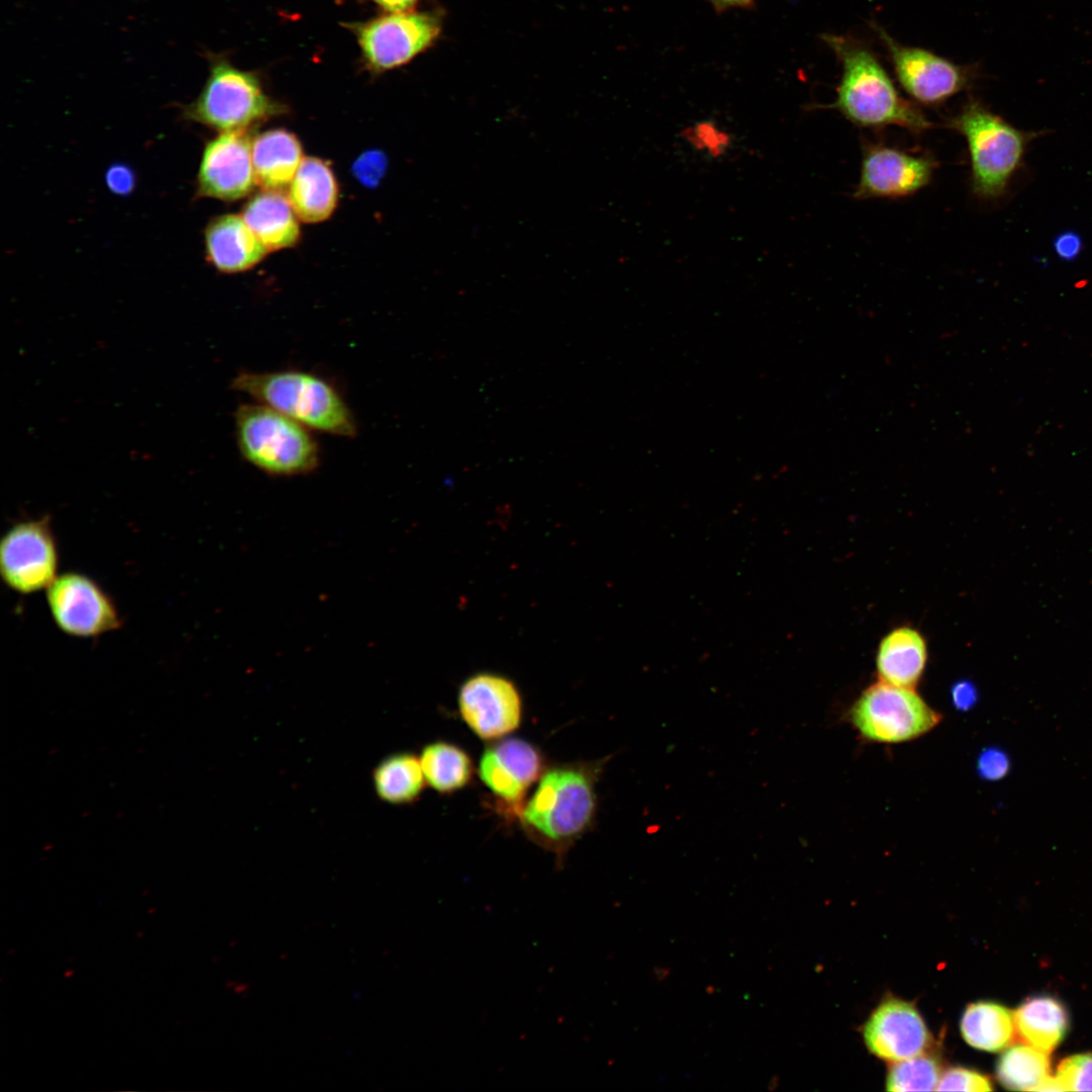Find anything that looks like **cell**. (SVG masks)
I'll list each match as a JSON object with an SVG mask.
<instances>
[{"mask_svg":"<svg viewBox=\"0 0 1092 1092\" xmlns=\"http://www.w3.org/2000/svg\"><path fill=\"white\" fill-rule=\"evenodd\" d=\"M883 41L895 76L915 102L939 105L970 86L973 72L928 50L905 46L883 27L873 24Z\"/></svg>","mask_w":1092,"mask_h":1092,"instance_id":"obj_10","label":"cell"},{"mask_svg":"<svg viewBox=\"0 0 1092 1092\" xmlns=\"http://www.w3.org/2000/svg\"><path fill=\"white\" fill-rule=\"evenodd\" d=\"M940 1076L937 1060L921 1054L894 1062L888 1072L886 1088L896 1092L931 1091L936 1089Z\"/></svg>","mask_w":1092,"mask_h":1092,"instance_id":"obj_27","label":"cell"},{"mask_svg":"<svg viewBox=\"0 0 1092 1092\" xmlns=\"http://www.w3.org/2000/svg\"><path fill=\"white\" fill-rule=\"evenodd\" d=\"M1049 1054L1028 1044L1007 1049L999 1058L996 1074L999 1082L1009 1090L1038 1091L1051 1076Z\"/></svg>","mask_w":1092,"mask_h":1092,"instance_id":"obj_26","label":"cell"},{"mask_svg":"<svg viewBox=\"0 0 1092 1092\" xmlns=\"http://www.w3.org/2000/svg\"><path fill=\"white\" fill-rule=\"evenodd\" d=\"M206 57L208 76L196 98L181 106L184 119L219 132L242 131L285 112V105L266 93L257 73L239 69L222 55Z\"/></svg>","mask_w":1092,"mask_h":1092,"instance_id":"obj_5","label":"cell"},{"mask_svg":"<svg viewBox=\"0 0 1092 1092\" xmlns=\"http://www.w3.org/2000/svg\"><path fill=\"white\" fill-rule=\"evenodd\" d=\"M927 662L923 636L910 627H899L881 641L876 657L879 680L915 690Z\"/></svg>","mask_w":1092,"mask_h":1092,"instance_id":"obj_20","label":"cell"},{"mask_svg":"<svg viewBox=\"0 0 1092 1092\" xmlns=\"http://www.w3.org/2000/svg\"><path fill=\"white\" fill-rule=\"evenodd\" d=\"M990 1079L974 1070L950 1068L941 1074L935 1090L938 1091H991Z\"/></svg>","mask_w":1092,"mask_h":1092,"instance_id":"obj_30","label":"cell"},{"mask_svg":"<svg viewBox=\"0 0 1092 1092\" xmlns=\"http://www.w3.org/2000/svg\"><path fill=\"white\" fill-rule=\"evenodd\" d=\"M249 130L223 131L204 147L196 189L201 197L225 202L247 196L257 185Z\"/></svg>","mask_w":1092,"mask_h":1092,"instance_id":"obj_14","label":"cell"},{"mask_svg":"<svg viewBox=\"0 0 1092 1092\" xmlns=\"http://www.w3.org/2000/svg\"><path fill=\"white\" fill-rule=\"evenodd\" d=\"M386 12H403L411 10L419 0H369Z\"/></svg>","mask_w":1092,"mask_h":1092,"instance_id":"obj_36","label":"cell"},{"mask_svg":"<svg viewBox=\"0 0 1092 1092\" xmlns=\"http://www.w3.org/2000/svg\"><path fill=\"white\" fill-rule=\"evenodd\" d=\"M1011 762L1008 754L997 746L984 748L978 755L977 771L980 778L994 782L1006 777Z\"/></svg>","mask_w":1092,"mask_h":1092,"instance_id":"obj_32","label":"cell"},{"mask_svg":"<svg viewBox=\"0 0 1092 1092\" xmlns=\"http://www.w3.org/2000/svg\"><path fill=\"white\" fill-rule=\"evenodd\" d=\"M372 782L379 799L393 805L414 802L427 783L420 758L408 752L383 758L373 769Z\"/></svg>","mask_w":1092,"mask_h":1092,"instance_id":"obj_24","label":"cell"},{"mask_svg":"<svg viewBox=\"0 0 1092 1092\" xmlns=\"http://www.w3.org/2000/svg\"><path fill=\"white\" fill-rule=\"evenodd\" d=\"M610 756L545 768L518 817L527 836L555 854L558 866L570 847L595 825L597 784Z\"/></svg>","mask_w":1092,"mask_h":1092,"instance_id":"obj_1","label":"cell"},{"mask_svg":"<svg viewBox=\"0 0 1092 1092\" xmlns=\"http://www.w3.org/2000/svg\"><path fill=\"white\" fill-rule=\"evenodd\" d=\"M836 56L841 76L835 100L823 108L840 112L858 127L895 125L919 134L933 124L915 103L903 97L875 53L849 34H823Z\"/></svg>","mask_w":1092,"mask_h":1092,"instance_id":"obj_2","label":"cell"},{"mask_svg":"<svg viewBox=\"0 0 1092 1092\" xmlns=\"http://www.w3.org/2000/svg\"><path fill=\"white\" fill-rule=\"evenodd\" d=\"M59 551L48 517L14 524L0 540V575L11 589L27 595L57 578Z\"/></svg>","mask_w":1092,"mask_h":1092,"instance_id":"obj_9","label":"cell"},{"mask_svg":"<svg viewBox=\"0 0 1092 1092\" xmlns=\"http://www.w3.org/2000/svg\"><path fill=\"white\" fill-rule=\"evenodd\" d=\"M950 699L957 710L967 712L977 704L979 693L972 681L963 679L951 687Z\"/></svg>","mask_w":1092,"mask_h":1092,"instance_id":"obj_34","label":"cell"},{"mask_svg":"<svg viewBox=\"0 0 1092 1092\" xmlns=\"http://www.w3.org/2000/svg\"><path fill=\"white\" fill-rule=\"evenodd\" d=\"M936 169L929 155H915L884 144L863 147L856 199L902 198L926 187Z\"/></svg>","mask_w":1092,"mask_h":1092,"instance_id":"obj_13","label":"cell"},{"mask_svg":"<svg viewBox=\"0 0 1092 1092\" xmlns=\"http://www.w3.org/2000/svg\"><path fill=\"white\" fill-rule=\"evenodd\" d=\"M356 36L366 68L383 73L411 62L430 48L442 28L441 17L435 12L403 11L349 23Z\"/></svg>","mask_w":1092,"mask_h":1092,"instance_id":"obj_8","label":"cell"},{"mask_svg":"<svg viewBox=\"0 0 1092 1092\" xmlns=\"http://www.w3.org/2000/svg\"><path fill=\"white\" fill-rule=\"evenodd\" d=\"M106 182L114 193L125 194L133 187L134 177L127 167L117 165L107 171Z\"/></svg>","mask_w":1092,"mask_h":1092,"instance_id":"obj_35","label":"cell"},{"mask_svg":"<svg viewBox=\"0 0 1092 1092\" xmlns=\"http://www.w3.org/2000/svg\"><path fill=\"white\" fill-rule=\"evenodd\" d=\"M242 217L267 251L291 248L300 238L297 215L282 191L258 192L245 204Z\"/></svg>","mask_w":1092,"mask_h":1092,"instance_id":"obj_18","label":"cell"},{"mask_svg":"<svg viewBox=\"0 0 1092 1092\" xmlns=\"http://www.w3.org/2000/svg\"><path fill=\"white\" fill-rule=\"evenodd\" d=\"M288 199L304 222L329 218L339 200V186L330 164L316 157L304 158L289 185Z\"/></svg>","mask_w":1092,"mask_h":1092,"instance_id":"obj_19","label":"cell"},{"mask_svg":"<svg viewBox=\"0 0 1092 1092\" xmlns=\"http://www.w3.org/2000/svg\"><path fill=\"white\" fill-rule=\"evenodd\" d=\"M462 720L483 740H496L514 732L521 724L523 703L515 684L489 672L467 678L458 693Z\"/></svg>","mask_w":1092,"mask_h":1092,"instance_id":"obj_12","label":"cell"},{"mask_svg":"<svg viewBox=\"0 0 1092 1092\" xmlns=\"http://www.w3.org/2000/svg\"><path fill=\"white\" fill-rule=\"evenodd\" d=\"M204 248L210 265L226 274L253 268L267 253L242 215L231 213L209 220L204 230Z\"/></svg>","mask_w":1092,"mask_h":1092,"instance_id":"obj_17","label":"cell"},{"mask_svg":"<svg viewBox=\"0 0 1092 1092\" xmlns=\"http://www.w3.org/2000/svg\"><path fill=\"white\" fill-rule=\"evenodd\" d=\"M1055 1078L1061 1091H1092V1053L1077 1054L1062 1060Z\"/></svg>","mask_w":1092,"mask_h":1092,"instance_id":"obj_29","label":"cell"},{"mask_svg":"<svg viewBox=\"0 0 1092 1092\" xmlns=\"http://www.w3.org/2000/svg\"><path fill=\"white\" fill-rule=\"evenodd\" d=\"M420 760L426 782L439 793L462 789L473 775L472 760L467 752L446 741L426 745Z\"/></svg>","mask_w":1092,"mask_h":1092,"instance_id":"obj_25","label":"cell"},{"mask_svg":"<svg viewBox=\"0 0 1092 1092\" xmlns=\"http://www.w3.org/2000/svg\"><path fill=\"white\" fill-rule=\"evenodd\" d=\"M544 767L543 756L532 743L503 737L485 747L478 776L508 812L519 815L526 794L539 781Z\"/></svg>","mask_w":1092,"mask_h":1092,"instance_id":"obj_15","label":"cell"},{"mask_svg":"<svg viewBox=\"0 0 1092 1092\" xmlns=\"http://www.w3.org/2000/svg\"><path fill=\"white\" fill-rule=\"evenodd\" d=\"M949 126L967 143L973 194L985 200L1004 195L1036 133L1016 128L977 100L968 101Z\"/></svg>","mask_w":1092,"mask_h":1092,"instance_id":"obj_4","label":"cell"},{"mask_svg":"<svg viewBox=\"0 0 1092 1092\" xmlns=\"http://www.w3.org/2000/svg\"><path fill=\"white\" fill-rule=\"evenodd\" d=\"M961 1032L971 1046L1000 1052L1007 1049L1016 1033L1014 1014L1005 1006L980 1001L967 1006L961 1019Z\"/></svg>","mask_w":1092,"mask_h":1092,"instance_id":"obj_23","label":"cell"},{"mask_svg":"<svg viewBox=\"0 0 1092 1092\" xmlns=\"http://www.w3.org/2000/svg\"><path fill=\"white\" fill-rule=\"evenodd\" d=\"M1013 1014L1020 1040L1045 1054L1054 1052L1067 1035L1070 1022L1067 1008L1053 996L1030 997Z\"/></svg>","mask_w":1092,"mask_h":1092,"instance_id":"obj_22","label":"cell"},{"mask_svg":"<svg viewBox=\"0 0 1092 1092\" xmlns=\"http://www.w3.org/2000/svg\"><path fill=\"white\" fill-rule=\"evenodd\" d=\"M850 721L864 739L897 744L916 739L941 721L913 689L879 680L868 687L853 703Z\"/></svg>","mask_w":1092,"mask_h":1092,"instance_id":"obj_7","label":"cell"},{"mask_svg":"<svg viewBox=\"0 0 1092 1092\" xmlns=\"http://www.w3.org/2000/svg\"><path fill=\"white\" fill-rule=\"evenodd\" d=\"M680 135L693 150L712 159L726 155L733 144L731 134L712 120L698 121Z\"/></svg>","mask_w":1092,"mask_h":1092,"instance_id":"obj_28","label":"cell"},{"mask_svg":"<svg viewBox=\"0 0 1092 1092\" xmlns=\"http://www.w3.org/2000/svg\"><path fill=\"white\" fill-rule=\"evenodd\" d=\"M863 1038L872 1054L889 1062L921 1055L930 1043V1033L915 1006L895 998L874 1010L863 1027Z\"/></svg>","mask_w":1092,"mask_h":1092,"instance_id":"obj_16","label":"cell"},{"mask_svg":"<svg viewBox=\"0 0 1092 1092\" xmlns=\"http://www.w3.org/2000/svg\"><path fill=\"white\" fill-rule=\"evenodd\" d=\"M711 4L719 11L729 8H746L750 7L753 0H709Z\"/></svg>","mask_w":1092,"mask_h":1092,"instance_id":"obj_37","label":"cell"},{"mask_svg":"<svg viewBox=\"0 0 1092 1092\" xmlns=\"http://www.w3.org/2000/svg\"><path fill=\"white\" fill-rule=\"evenodd\" d=\"M232 388L301 424L310 431L354 438L357 424L339 390L306 371L241 372Z\"/></svg>","mask_w":1092,"mask_h":1092,"instance_id":"obj_3","label":"cell"},{"mask_svg":"<svg viewBox=\"0 0 1092 1092\" xmlns=\"http://www.w3.org/2000/svg\"><path fill=\"white\" fill-rule=\"evenodd\" d=\"M47 602L57 627L74 637H95L118 629V610L108 594L79 572L58 575L47 588Z\"/></svg>","mask_w":1092,"mask_h":1092,"instance_id":"obj_11","label":"cell"},{"mask_svg":"<svg viewBox=\"0 0 1092 1092\" xmlns=\"http://www.w3.org/2000/svg\"><path fill=\"white\" fill-rule=\"evenodd\" d=\"M297 136L283 128L258 134L252 143V160L257 185L282 191L290 185L303 158Z\"/></svg>","mask_w":1092,"mask_h":1092,"instance_id":"obj_21","label":"cell"},{"mask_svg":"<svg viewBox=\"0 0 1092 1092\" xmlns=\"http://www.w3.org/2000/svg\"><path fill=\"white\" fill-rule=\"evenodd\" d=\"M1053 249L1059 259L1065 262H1072L1081 255L1084 249V242L1080 234L1068 230L1055 237L1053 240Z\"/></svg>","mask_w":1092,"mask_h":1092,"instance_id":"obj_33","label":"cell"},{"mask_svg":"<svg viewBox=\"0 0 1092 1092\" xmlns=\"http://www.w3.org/2000/svg\"><path fill=\"white\" fill-rule=\"evenodd\" d=\"M386 169V155L379 150H369L354 161L351 171L355 179L363 186L372 188L380 183Z\"/></svg>","mask_w":1092,"mask_h":1092,"instance_id":"obj_31","label":"cell"},{"mask_svg":"<svg viewBox=\"0 0 1092 1092\" xmlns=\"http://www.w3.org/2000/svg\"><path fill=\"white\" fill-rule=\"evenodd\" d=\"M235 429L242 457L266 474H307L321 462L320 446L310 430L265 404H241L235 413Z\"/></svg>","mask_w":1092,"mask_h":1092,"instance_id":"obj_6","label":"cell"}]
</instances>
